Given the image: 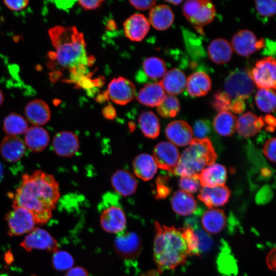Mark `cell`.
I'll list each match as a JSON object with an SVG mask.
<instances>
[{"instance_id": "cell-1", "label": "cell", "mask_w": 276, "mask_h": 276, "mask_svg": "<svg viewBox=\"0 0 276 276\" xmlns=\"http://www.w3.org/2000/svg\"><path fill=\"white\" fill-rule=\"evenodd\" d=\"M59 197V185L54 176L37 170L22 175L13 196L12 207L29 210L36 224H42L51 218Z\"/></svg>"}, {"instance_id": "cell-2", "label": "cell", "mask_w": 276, "mask_h": 276, "mask_svg": "<svg viewBox=\"0 0 276 276\" xmlns=\"http://www.w3.org/2000/svg\"><path fill=\"white\" fill-rule=\"evenodd\" d=\"M49 35L57 63L69 70L71 78L79 79L93 61L87 56L83 34L74 26H56L49 30Z\"/></svg>"}, {"instance_id": "cell-3", "label": "cell", "mask_w": 276, "mask_h": 276, "mask_svg": "<svg viewBox=\"0 0 276 276\" xmlns=\"http://www.w3.org/2000/svg\"><path fill=\"white\" fill-rule=\"evenodd\" d=\"M153 258L158 270L174 269L190 256L181 228L154 223Z\"/></svg>"}, {"instance_id": "cell-4", "label": "cell", "mask_w": 276, "mask_h": 276, "mask_svg": "<svg viewBox=\"0 0 276 276\" xmlns=\"http://www.w3.org/2000/svg\"><path fill=\"white\" fill-rule=\"evenodd\" d=\"M217 157L209 138L194 139L179 157L174 174L182 177L198 175Z\"/></svg>"}, {"instance_id": "cell-5", "label": "cell", "mask_w": 276, "mask_h": 276, "mask_svg": "<svg viewBox=\"0 0 276 276\" xmlns=\"http://www.w3.org/2000/svg\"><path fill=\"white\" fill-rule=\"evenodd\" d=\"M224 88L231 99L243 100L252 94L255 86L249 73L244 70H236L226 78Z\"/></svg>"}, {"instance_id": "cell-6", "label": "cell", "mask_w": 276, "mask_h": 276, "mask_svg": "<svg viewBox=\"0 0 276 276\" xmlns=\"http://www.w3.org/2000/svg\"><path fill=\"white\" fill-rule=\"evenodd\" d=\"M182 11L186 18L197 26L210 23L216 14L214 5L208 0L187 1L183 6Z\"/></svg>"}, {"instance_id": "cell-7", "label": "cell", "mask_w": 276, "mask_h": 276, "mask_svg": "<svg viewBox=\"0 0 276 276\" xmlns=\"http://www.w3.org/2000/svg\"><path fill=\"white\" fill-rule=\"evenodd\" d=\"M276 64L275 58L267 57L257 61L249 75L260 89H275Z\"/></svg>"}, {"instance_id": "cell-8", "label": "cell", "mask_w": 276, "mask_h": 276, "mask_svg": "<svg viewBox=\"0 0 276 276\" xmlns=\"http://www.w3.org/2000/svg\"><path fill=\"white\" fill-rule=\"evenodd\" d=\"M6 217L8 233L11 236L30 233L35 228L36 223L33 215L25 208H13Z\"/></svg>"}, {"instance_id": "cell-9", "label": "cell", "mask_w": 276, "mask_h": 276, "mask_svg": "<svg viewBox=\"0 0 276 276\" xmlns=\"http://www.w3.org/2000/svg\"><path fill=\"white\" fill-rule=\"evenodd\" d=\"M102 228L109 233L122 232L126 225V218L123 209L118 204L105 205L100 215Z\"/></svg>"}, {"instance_id": "cell-10", "label": "cell", "mask_w": 276, "mask_h": 276, "mask_svg": "<svg viewBox=\"0 0 276 276\" xmlns=\"http://www.w3.org/2000/svg\"><path fill=\"white\" fill-rule=\"evenodd\" d=\"M120 233L114 240L116 253L122 259H134L140 255L142 249L141 241L134 232Z\"/></svg>"}, {"instance_id": "cell-11", "label": "cell", "mask_w": 276, "mask_h": 276, "mask_svg": "<svg viewBox=\"0 0 276 276\" xmlns=\"http://www.w3.org/2000/svg\"><path fill=\"white\" fill-rule=\"evenodd\" d=\"M20 245L28 251L41 249L55 252L59 248L56 240L48 232L39 228H35Z\"/></svg>"}, {"instance_id": "cell-12", "label": "cell", "mask_w": 276, "mask_h": 276, "mask_svg": "<svg viewBox=\"0 0 276 276\" xmlns=\"http://www.w3.org/2000/svg\"><path fill=\"white\" fill-rule=\"evenodd\" d=\"M152 156L158 168L174 174L180 157L176 146L170 142H161L155 146Z\"/></svg>"}, {"instance_id": "cell-13", "label": "cell", "mask_w": 276, "mask_h": 276, "mask_svg": "<svg viewBox=\"0 0 276 276\" xmlns=\"http://www.w3.org/2000/svg\"><path fill=\"white\" fill-rule=\"evenodd\" d=\"M107 95L113 102L125 105L135 97L134 85L129 80L122 77L113 78L108 86Z\"/></svg>"}, {"instance_id": "cell-14", "label": "cell", "mask_w": 276, "mask_h": 276, "mask_svg": "<svg viewBox=\"0 0 276 276\" xmlns=\"http://www.w3.org/2000/svg\"><path fill=\"white\" fill-rule=\"evenodd\" d=\"M231 46L238 54L247 56L264 48L265 42L263 38L258 40L252 32L243 30L233 36Z\"/></svg>"}, {"instance_id": "cell-15", "label": "cell", "mask_w": 276, "mask_h": 276, "mask_svg": "<svg viewBox=\"0 0 276 276\" xmlns=\"http://www.w3.org/2000/svg\"><path fill=\"white\" fill-rule=\"evenodd\" d=\"M52 145L55 153L64 157L74 155L79 149L78 136L70 131L57 132L53 138Z\"/></svg>"}, {"instance_id": "cell-16", "label": "cell", "mask_w": 276, "mask_h": 276, "mask_svg": "<svg viewBox=\"0 0 276 276\" xmlns=\"http://www.w3.org/2000/svg\"><path fill=\"white\" fill-rule=\"evenodd\" d=\"M26 147L24 141L18 136H5L0 144V154L6 162L15 163L24 156Z\"/></svg>"}, {"instance_id": "cell-17", "label": "cell", "mask_w": 276, "mask_h": 276, "mask_svg": "<svg viewBox=\"0 0 276 276\" xmlns=\"http://www.w3.org/2000/svg\"><path fill=\"white\" fill-rule=\"evenodd\" d=\"M165 132L170 142L175 146H187L193 140L192 129L183 121L177 120L171 122L167 125Z\"/></svg>"}, {"instance_id": "cell-18", "label": "cell", "mask_w": 276, "mask_h": 276, "mask_svg": "<svg viewBox=\"0 0 276 276\" xmlns=\"http://www.w3.org/2000/svg\"><path fill=\"white\" fill-rule=\"evenodd\" d=\"M26 119L33 126H41L51 119V112L48 104L40 99L29 102L25 108Z\"/></svg>"}, {"instance_id": "cell-19", "label": "cell", "mask_w": 276, "mask_h": 276, "mask_svg": "<svg viewBox=\"0 0 276 276\" xmlns=\"http://www.w3.org/2000/svg\"><path fill=\"white\" fill-rule=\"evenodd\" d=\"M231 191L225 185L214 187H203L198 195V199L208 209L224 205L228 201Z\"/></svg>"}, {"instance_id": "cell-20", "label": "cell", "mask_w": 276, "mask_h": 276, "mask_svg": "<svg viewBox=\"0 0 276 276\" xmlns=\"http://www.w3.org/2000/svg\"><path fill=\"white\" fill-rule=\"evenodd\" d=\"M149 28L148 20L142 14L131 15L124 23L125 34L131 41L142 40L148 33Z\"/></svg>"}, {"instance_id": "cell-21", "label": "cell", "mask_w": 276, "mask_h": 276, "mask_svg": "<svg viewBox=\"0 0 276 276\" xmlns=\"http://www.w3.org/2000/svg\"><path fill=\"white\" fill-rule=\"evenodd\" d=\"M24 143L30 151L39 153L43 151L49 145L50 137L48 131L41 126L29 127L24 134Z\"/></svg>"}, {"instance_id": "cell-22", "label": "cell", "mask_w": 276, "mask_h": 276, "mask_svg": "<svg viewBox=\"0 0 276 276\" xmlns=\"http://www.w3.org/2000/svg\"><path fill=\"white\" fill-rule=\"evenodd\" d=\"M111 182L114 190L123 196L132 195L137 187V182L134 175L124 170L116 171L112 175Z\"/></svg>"}, {"instance_id": "cell-23", "label": "cell", "mask_w": 276, "mask_h": 276, "mask_svg": "<svg viewBox=\"0 0 276 276\" xmlns=\"http://www.w3.org/2000/svg\"><path fill=\"white\" fill-rule=\"evenodd\" d=\"M226 177L225 168L218 164H213L209 166L197 175L200 185L209 188L224 185Z\"/></svg>"}, {"instance_id": "cell-24", "label": "cell", "mask_w": 276, "mask_h": 276, "mask_svg": "<svg viewBox=\"0 0 276 276\" xmlns=\"http://www.w3.org/2000/svg\"><path fill=\"white\" fill-rule=\"evenodd\" d=\"M166 96L160 82L150 83L146 84L140 90L137 100L145 106L157 107L163 102Z\"/></svg>"}, {"instance_id": "cell-25", "label": "cell", "mask_w": 276, "mask_h": 276, "mask_svg": "<svg viewBox=\"0 0 276 276\" xmlns=\"http://www.w3.org/2000/svg\"><path fill=\"white\" fill-rule=\"evenodd\" d=\"M264 125V119L258 118L251 112L241 114L236 122V129L243 137H250L256 135Z\"/></svg>"}, {"instance_id": "cell-26", "label": "cell", "mask_w": 276, "mask_h": 276, "mask_svg": "<svg viewBox=\"0 0 276 276\" xmlns=\"http://www.w3.org/2000/svg\"><path fill=\"white\" fill-rule=\"evenodd\" d=\"M157 168L153 157L147 153L137 155L133 162L134 174L143 180L151 179L156 173Z\"/></svg>"}, {"instance_id": "cell-27", "label": "cell", "mask_w": 276, "mask_h": 276, "mask_svg": "<svg viewBox=\"0 0 276 276\" xmlns=\"http://www.w3.org/2000/svg\"><path fill=\"white\" fill-rule=\"evenodd\" d=\"M187 78L183 72L173 68L167 72L160 82L165 91L170 95L181 93L186 86Z\"/></svg>"}, {"instance_id": "cell-28", "label": "cell", "mask_w": 276, "mask_h": 276, "mask_svg": "<svg viewBox=\"0 0 276 276\" xmlns=\"http://www.w3.org/2000/svg\"><path fill=\"white\" fill-rule=\"evenodd\" d=\"M171 203L174 212L181 216L191 215L197 209V203L194 197L182 190L178 191L173 194Z\"/></svg>"}, {"instance_id": "cell-29", "label": "cell", "mask_w": 276, "mask_h": 276, "mask_svg": "<svg viewBox=\"0 0 276 276\" xmlns=\"http://www.w3.org/2000/svg\"><path fill=\"white\" fill-rule=\"evenodd\" d=\"M210 77L203 72H195L187 79L186 87L189 94L192 97L206 95L211 88Z\"/></svg>"}, {"instance_id": "cell-30", "label": "cell", "mask_w": 276, "mask_h": 276, "mask_svg": "<svg viewBox=\"0 0 276 276\" xmlns=\"http://www.w3.org/2000/svg\"><path fill=\"white\" fill-rule=\"evenodd\" d=\"M226 218L223 210L210 209L205 212L201 218V224L203 229L208 233H219L226 225Z\"/></svg>"}, {"instance_id": "cell-31", "label": "cell", "mask_w": 276, "mask_h": 276, "mask_svg": "<svg viewBox=\"0 0 276 276\" xmlns=\"http://www.w3.org/2000/svg\"><path fill=\"white\" fill-rule=\"evenodd\" d=\"M208 51L210 58L216 64L227 63L231 60L233 54L231 45L223 38H217L212 41Z\"/></svg>"}, {"instance_id": "cell-32", "label": "cell", "mask_w": 276, "mask_h": 276, "mask_svg": "<svg viewBox=\"0 0 276 276\" xmlns=\"http://www.w3.org/2000/svg\"><path fill=\"white\" fill-rule=\"evenodd\" d=\"M174 14L165 5H159L151 9L149 13V21L155 29L164 30L169 28L174 20Z\"/></svg>"}, {"instance_id": "cell-33", "label": "cell", "mask_w": 276, "mask_h": 276, "mask_svg": "<svg viewBox=\"0 0 276 276\" xmlns=\"http://www.w3.org/2000/svg\"><path fill=\"white\" fill-rule=\"evenodd\" d=\"M28 128V122L26 118L15 112L8 114L3 122V130L8 136L25 134Z\"/></svg>"}, {"instance_id": "cell-34", "label": "cell", "mask_w": 276, "mask_h": 276, "mask_svg": "<svg viewBox=\"0 0 276 276\" xmlns=\"http://www.w3.org/2000/svg\"><path fill=\"white\" fill-rule=\"evenodd\" d=\"M236 117L228 111H220L213 121L215 130L220 135L231 136L236 129Z\"/></svg>"}, {"instance_id": "cell-35", "label": "cell", "mask_w": 276, "mask_h": 276, "mask_svg": "<svg viewBox=\"0 0 276 276\" xmlns=\"http://www.w3.org/2000/svg\"><path fill=\"white\" fill-rule=\"evenodd\" d=\"M139 125L144 135L150 139L156 138L160 132L159 121L152 111L143 112L139 118Z\"/></svg>"}, {"instance_id": "cell-36", "label": "cell", "mask_w": 276, "mask_h": 276, "mask_svg": "<svg viewBox=\"0 0 276 276\" xmlns=\"http://www.w3.org/2000/svg\"><path fill=\"white\" fill-rule=\"evenodd\" d=\"M143 67L146 76L152 79L163 78L166 73L165 61L156 57L146 59L143 62Z\"/></svg>"}, {"instance_id": "cell-37", "label": "cell", "mask_w": 276, "mask_h": 276, "mask_svg": "<svg viewBox=\"0 0 276 276\" xmlns=\"http://www.w3.org/2000/svg\"><path fill=\"white\" fill-rule=\"evenodd\" d=\"M257 107L265 112H272L275 110V93L272 89H260L255 96Z\"/></svg>"}, {"instance_id": "cell-38", "label": "cell", "mask_w": 276, "mask_h": 276, "mask_svg": "<svg viewBox=\"0 0 276 276\" xmlns=\"http://www.w3.org/2000/svg\"><path fill=\"white\" fill-rule=\"evenodd\" d=\"M158 113L164 118L175 117L180 110L178 100L174 96L167 95L163 102L157 106Z\"/></svg>"}, {"instance_id": "cell-39", "label": "cell", "mask_w": 276, "mask_h": 276, "mask_svg": "<svg viewBox=\"0 0 276 276\" xmlns=\"http://www.w3.org/2000/svg\"><path fill=\"white\" fill-rule=\"evenodd\" d=\"M181 228L190 256H200V240L197 233H196L190 226Z\"/></svg>"}, {"instance_id": "cell-40", "label": "cell", "mask_w": 276, "mask_h": 276, "mask_svg": "<svg viewBox=\"0 0 276 276\" xmlns=\"http://www.w3.org/2000/svg\"><path fill=\"white\" fill-rule=\"evenodd\" d=\"M74 263L72 256L65 251L55 252L52 258V265L55 269L58 271L68 270Z\"/></svg>"}, {"instance_id": "cell-41", "label": "cell", "mask_w": 276, "mask_h": 276, "mask_svg": "<svg viewBox=\"0 0 276 276\" xmlns=\"http://www.w3.org/2000/svg\"><path fill=\"white\" fill-rule=\"evenodd\" d=\"M255 8L258 14L262 17L268 18L275 14V1H255Z\"/></svg>"}, {"instance_id": "cell-42", "label": "cell", "mask_w": 276, "mask_h": 276, "mask_svg": "<svg viewBox=\"0 0 276 276\" xmlns=\"http://www.w3.org/2000/svg\"><path fill=\"white\" fill-rule=\"evenodd\" d=\"M232 102L231 98L226 93L218 91L214 96L212 105L217 111H227L231 109Z\"/></svg>"}, {"instance_id": "cell-43", "label": "cell", "mask_w": 276, "mask_h": 276, "mask_svg": "<svg viewBox=\"0 0 276 276\" xmlns=\"http://www.w3.org/2000/svg\"><path fill=\"white\" fill-rule=\"evenodd\" d=\"M181 190L189 193H195L200 189V183L197 175L192 176L181 177L179 181Z\"/></svg>"}, {"instance_id": "cell-44", "label": "cell", "mask_w": 276, "mask_h": 276, "mask_svg": "<svg viewBox=\"0 0 276 276\" xmlns=\"http://www.w3.org/2000/svg\"><path fill=\"white\" fill-rule=\"evenodd\" d=\"M211 132V124L207 120H199L196 121L193 127V132L198 139L208 138L207 136Z\"/></svg>"}, {"instance_id": "cell-45", "label": "cell", "mask_w": 276, "mask_h": 276, "mask_svg": "<svg viewBox=\"0 0 276 276\" xmlns=\"http://www.w3.org/2000/svg\"><path fill=\"white\" fill-rule=\"evenodd\" d=\"M263 153L270 161L275 162V138L268 140L264 144Z\"/></svg>"}, {"instance_id": "cell-46", "label": "cell", "mask_w": 276, "mask_h": 276, "mask_svg": "<svg viewBox=\"0 0 276 276\" xmlns=\"http://www.w3.org/2000/svg\"><path fill=\"white\" fill-rule=\"evenodd\" d=\"M27 0L4 1L7 8L13 11H20L25 8L29 4Z\"/></svg>"}, {"instance_id": "cell-47", "label": "cell", "mask_w": 276, "mask_h": 276, "mask_svg": "<svg viewBox=\"0 0 276 276\" xmlns=\"http://www.w3.org/2000/svg\"><path fill=\"white\" fill-rule=\"evenodd\" d=\"M129 2L137 9L147 10L154 6L156 1L154 0L129 1Z\"/></svg>"}, {"instance_id": "cell-48", "label": "cell", "mask_w": 276, "mask_h": 276, "mask_svg": "<svg viewBox=\"0 0 276 276\" xmlns=\"http://www.w3.org/2000/svg\"><path fill=\"white\" fill-rule=\"evenodd\" d=\"M103 2V1L101 0H81L78 1V3L85 10H93L99 7Z\"/></svg>"}, {"instance_id": "cell-49", "label": "cell", "mask_w": 276, "mask_h": 276, "mask_svg": "<svg viewBox=\"0 0 276 276\" xmlns=\"http://www.w3.org/2000/svg\"><path fill=\"white\" fill-rule=\"evenodd\" d=\"M64 276H88V274L84 268L77 266L70 269Z\"/></svg>"}, {"instance_id": "cell-50", "label": "cell", "mask_w": 276, "mask_h": 276, "mask_svg": "<svg viewBox=\"0 0 276 276\" xmlns=\"http://www.w3.org/2000/svg\"><path fill=\"white\" fill-rule=\"evenodd\" d=\"M245 108V105L243 100L241 99H235L231 104V109L236 113H240L243 112Z\"/></svg>"}, {"instance_id": "cell-51", "label": "cell", "mask_w": 276, "mask_h": 276, "mask_svg": "<svg viewBox=\"0 0 276 276\" xmlns=\"http://www.w3.org/2000/svg\"><path fill=\"white\" fill-rule=\"evenodd\" d=\"M156 196L158 199H163L167 197L170 194V189L162 183H158Z\"/></svg>"}, {"instance_id": "cell-52", "label": "cell", "mask_w": 276, "mask_h": 276, "mask_svg": "<svg viewBox=\"0 0 276 276\" xmlns=\"http://www.w3.org/2000/svg\"><path fill=\"white\" fill-rule=\"evenodd\" d=\"M104 117L107 119H112L116 115V111L114 108L111 105H108L104 107L102 111Z\"/></svg>"}, {"instance_id": "cell-53", "label": "cell", "mask_w": 276, "mask_h": 276, "mask_svg": "<svg viewBox=\"0 0 276 276\" xmlns=\"http://www.w3.org/2000/svg\"><path fill=\"white\" fill-rule=\"evenodd\" d=\"M267 263L269 267L272 269H275V249H273L268 254L267 258Z\"/></svg>"}, {"instance_id": "cell-54", "label": "cell", "mask_w": 276, "mask_h": 276, "mask_svg": "<svg viewBox=\"0 0 276 276\" xmlns=\"http://www.w3.org/2000/svg\"><path fill=\"white\" fill-rule=\"evenodd\" d=\"M264 121L269 126L275 128V120L274 117L270 114L266 115L264 119Z\"/></svg>"}, {"instance_id": "cell-55", "label": "cell", "mask_w": 276, "mask_h": 276, "mask_svg": "<svg viewBox=\"0 0 276 276\" xmlns=\"http://www.w3.org/2000/svg\"><path fill=\"white\" fill-rule=\"evenodd\" d=\"M167 3H170L171 4H173V5H178L180 3H181L182 1H180V0H175V1H165Z\"/></svg>"}, {"instance_id": "cell-56", "label": "cell", "mask_w": 276, "mask_h": 276, "mask_svg": "<svg viewBox=\"0 0 276 276\" xmlns=\"http://www.w3.org/2000/svg\"><path fill=\"white\" fill-rule=\"evenodd\" d=\"M4 175V168L2 163L0 162V181L2 179Z\"/></svg>"}, {"instance_id": "cell-57", "label": "cell", "mask_w": 276, "mask_h": 276, "mask_svg": "<svg viewBox=\"0 0 276 276\" xmlns=\"http://www.w3.org/2000/svg\"><path fill=\"white\" fill-rule=\"evenodd\" d=\"M4 95L3 94V93L2 91H1V90L0 89V106L2 104V103H3L4 102Z\"/></svg>"}, {"instance_id": "cell-58", "label": "cell", "mask_w": 276, "mask_h": 276, "mask_svg": "<svg viewBox=\"0 0 276 276\" xmlns=\"http://www.w3.org/2000/svg\"><path fill=\"white\" fill-rule=\"evenodd\" d=\"M1 276H7V275H2Z\"/></svg>"}]
</instances>
